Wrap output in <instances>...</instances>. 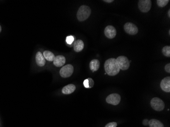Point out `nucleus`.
<instances>
[{"label":"nucleus","instance_id":"nucleus-1","mask_svg":"<svg viewBox=\"0 0 170 127\" xmlns=\"http://www.w3.org/2000/svg\"><path fill=\"white\" fill-rule=\"evenodd\" d=\"M104 69L106 73L109 76L116 75L120 71L116 58H109L105 61Z\"/></svg>","mask_w":170,"mask_h":127},{"label":"nucleus","instance_id":"nucleus-2","mask_svg":"<svg viewBox=\"0 0 170 127\" xmlns=\"http://www.w3.org/2000/svg\"><path fill=\"white\" fill-rule=\"evenodd\" d=\"M91 13V10L90 7L87 6H81L78 9L77 12V18L80 22H83L88 19Z\"/></svg>","mask_w":170,"mask_h":127},{"label":"nucleus","instance_id":"nucleus-3","mask_svg":"<svg viewBox=\"0 0 170 127\" xmlns=\"http://www.w3.org/2000/svg\"><path fill=\"white\" fill-rule=\"evenodd\" d=\"M151 107L156 111H162L165 108V103L162 99L158 98H154L150 102Z\"/></svg>","mask_w":170,"mask_h":127},{"label":"nucleus","instance_id":"nucleus-4","mask_svg":"<svg viewBox=\"0 0 170 127\" xmlns=\"http://www.w3.org/2000/svg\"><path fill=\"white\" fill-rule=\"evenodd\" d=\"M73 67L70 64H68L61 68V70L60 71V74L61 77L67 78L71 76L73 74Z\"/></svg>","mask_w":170,"mask_h":127},{"label":"nucleus","instance_id":"nucleus-5","mask_svg":"<svg viewBox=\"0 0 170 127\" xmlns=\"http://www.w3.org/2000/svg\"><path fill=\"white\" fill-rule=\"evenodd\" d=\"M118 65L120 69L122 70H126L130 66V62L128 58L124 56H120L116 58Z\"/></svg>","mask_w":170,"mask_h":127},{"label":"nucleus","instance_id":"nucleus-6","mask_svg":"<svg viewBox=\"0 0 170 127\" xmlns=\"http://www.w3.org/2000/svg\"><path fill=\"white\" fill-rule=\"evenodd\" d=\"M151 1L150 0H140L139 1V8L142 12H148L151 8Z\"/></svg>","mask_w":170,"mask_h":127},{"label":"nucleus","instance_id":"nucleus-7","mask_svg":"<svg viewBox=\"0 0 170 127\" xmlns=\"http://www.w3.org/2000/svg\"><path fill=\"white\" fill-rule=\"evenodd\" d=\"M125 31L130 35H135L138 33V28L135 24L131 23H127L124 26Z\"/></svg>","mask_w":170,"mask_h":127},{"label":"nucleus","instance_id":"nucleus-8","mask_svg":"<svg viewBox=\"0 0 170 127\" xmlns=\"http://www.w3.org/2000/svg\"><path fill=\"white\" fill-rule=\"evenodd\" d=\"M121 101V97L118 94H112L109 95L106 98V101L109 104L117 105Z\"/></svg>","mask_w":170,"mask_h":127},{"label":"nucleus","instance_id":"nucleus-9","mask_svg":"<svg viewBox=\"0 0 170 127\" xmlns=\"http://www.w3.org/2000/svg\"><path fill=\"white\" fill-rule=\"evenodd\" d=\"M117 34L116 28L112 26H107L104 29V34L107 38L113 39L116 36Z\"/></svg>","mask_w":170,"mask_h":127},{"label":"nucleus","instance_id":"nucleus-10","mask_svg":"<svg viewBox=\"0 0 170 127\" xmlns=\"http://www.w3.org/2000/svg\"><path fill=\"white\" fill-rule=\"evenodd\" d=\"M161 89L162 91L167 93L170 92V77H165L161 83Z\"/></svg>","mask_w":170,"mask_h":127},{"label":"nucleus","instance_id":"nucleus-11","mask_svg":"<svg viewBox=\"0 0 170 127\" xmlns=\"http://www.w3.org/2000/svg\"><path fill=\"white\" fill-rule=\"evenodd\" d=\"M66 62V58L63 56H57L55 57L54 60L53 61V63L55 66L58 67H62L65 64Z\"/></svg>","mask_w":170,"mask_h":127},{"label":"nucleus","instance_id":"nucleus-12","mask_svg":"<svg viewBox=\"0 0 170 127\" xmlns=\"http://www.w3.org/2000/svg\"><path fill=\"white\" fill-rule=\"evenodd\" d=\"M36 61L37 64L40 67H43L45 64V57L41 52H39L37 53L36 55Z\"/></svg>","mask_w":170,"mask_h":127},{"label":"nucleus","instance_id":"nucleus-13","mask_svg":"<svg viewBox=\"0 0 170 127\" xmlns=\"http://www.w3.org/2000/svg\"><path fill=\"white\" fill-rule=\"evenodd\" d=\"M76 87L73 84L66 85L62 89V92L64 94L68 95L72 93L76 90Z\"/></svg>","mask_w":170,"mask_h":127},{"label":"nucleus","instance_id":"nucleus-14","mask_svg":"<svg viewBox=\"0 0 170 127\" xmlns=\"http://www.w3.org/2000/svg\"><path fill=\"white\" fill-rule=\"evenodd\" d=\"M100 66V62L97 59H94L90 63V68L93 72L96 71L98 70Z\"/></svg>","mask_w":170,"mask_h":127},{"label":"nucleus","instance_id":"nucleus-15","mask_svg":"<svg viewBox=\"0 0 170 127\" xmlns=\"http://www.w3.org/2000/svg\"><path fill=\"white\" fill-rule=\"evenodd\" d=\"M84 47V42L81 40H77L74 44V50L76 52H81Z\"/></svg>","mask_w":170,"mask_h":127},{"label":"nucleus","instance_id":"nucleus-16","mask_svg":"<svg viewBox=\"0 0 170 127\" xmlns=\"http://www.w3.org/2000/svg\"><path fill=\"white\" fill-rule=\"evenodd\" d=\"M149 126L150 127H164L163 124L159 120L152 119L149 121Z\"/></svg>","mask_w":170,"mask_h":127},{"label":"nucleus","instance_id":"nucleus-17","mask_svg":"<svg viewBox=\"0 0 170 127\" xmlns=\"http://www.w3.org/2000/svg\"><path fill=\"white\" fill-rule=\"evenodd\" d=\"M43 55L46 60L50 61V62L54 61L55 58V56L54 54H53V53L50 52V51H48V50H46V51L44 52Z\"/></svg>","mask_w":170,"mask_h":127},{"label":"nucleus","instance_id":"nucleus-18","mask_svg":"<svg viewBox=\"0 0 170 127\" xmlns=\"http://www.w3.org/2000/svg\"><path fill=\"white\" fill-rule=\"evenodd\" d=\"M162 53L166 57H170V46H166L163 48L162 50Z\"/></svg>","mask_w":170,"mask_h":127},{"label":"nucleus","instance_id":"nucleus-19","mask_svg":"<svg viewBox=\"0 0 170 127\" xmlns=\"http://www.w3.org/2000/svg\"><path fill=\"white\" fill-rule=\"evenodd\" d=\"M157 4L160 7H164L167 5L170 1L169 0H157Z\"/></svg>","mask_w":170,"mask_h":127},{"label":"nucleus","instance_id":"nucleus-20","mask_svg":"<svg viewBox=\"0 0 170 127\" xmlns=\"http://www.w3.org/2000/svg\"><path fill=\"white\" fill-rule=\"evenodd\" d=\"M74 37L72 36H69L67 37V38H66V42L68 44H72V43L74 41Z\"/></svg>","mask_w":170,"mask_h":127},{"label":"nucleus","instance_id":"nucleus-21","mask_svg":"<svg viewBox=\"0 0 170 127\" xmlns=\"http://www.w3.org/2000/svg\"><path fill=\"white\" fill-rule=\"evenodd\" d=\"M88 84L89 88H91L94 85V81L92 79H88Z\"/></svg>","mask_w":170,"mask_h":127},{"label":"nucleus","instance_id":"nucleus-22","mask_svg":"<svg viewBox=\"0 0 170 127\" xmlns=\"http://www.w3.org/2000/svg\"><path fill=\"white\" fill-rule=\"evenodd\" d=\"M117 126V124L115 122H112L109 123L105 126V127H116Z\"/></svg>","mask_w":170,"mask_h":127},{"label":"nucleus","instance_id":"nucleus-23","mask_svg":"<svg viewBox=\"0 0 170 127\" xmlns=\"http://www.w3.org/2000/svg\"><path fill=\"white\" fill-rule=\"evenodd\" d=\"M165 70L167 73H170V64H167L166 66H165Z\"/></svg>","mask_w":170,"mask_h":127},{"label":"nucleus","instance_id":"nucleus-24","mask_svg":"<svg viewBox=\"0 0 170 127\" xmlns=\"http://www.w3.org/2000/svg\"><path fill=\"white\" fill-rule=\"evenodd\" d=\"M149 121L147 119H145L143 120V123L144 125H147L148 124Z\"/></svg>","mask_w":170,"mask_h":127},{"label":"nucleus","instance_id":"nucleus-25","mask_svg":"<svg viewBox=\"0 0 170 127\" xmlns=\"http://www.w3.org/2000/svg\"><path fill=\"white\" fill-rule=\"evenodd\" d=\"M104 1L107 2V3H112V2H114V1L113 0H104Z\"/></svg>","mask_w":170,"mask_h":127},{"label":"nucleus","instance_id":"nucleus-26","mask_svg":"<svg viewBox=\"0 0 170 127\" xmlns=\"http://www.w3.org/2000/svg\"><path fill=\"white\" fill-rule=\"evenodd\" d=\"M167 14H168V16H169V17H170V10H169V11H168V12H167Z\"/></svg>","mask_w":170,"mask_h":127},{"label":"nucleus","instance_id":"nucleus-27","mask_svg":"<svg viewBox=\"0 0 170 127\" xmlns=\"http://www.w3.org/2000/svg\"><path fill=\"white\" fill-rule=\"evenodd\" d=\"M1 30H2L1 26H0V32H1Z\"/></svg>","mask_w":170,"mask_h":127}]
</instances>
